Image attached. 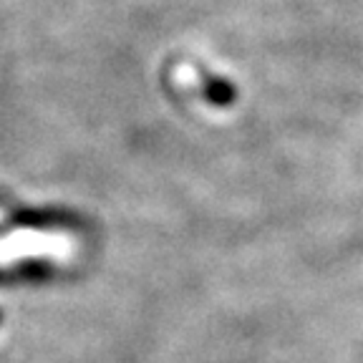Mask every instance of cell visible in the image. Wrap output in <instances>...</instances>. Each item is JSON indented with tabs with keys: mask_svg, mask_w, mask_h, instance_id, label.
Returning <instances> with one entry per match:
<instances>
[{
	"mask_svg": "<svg viewBox=\"0 0 363 363\" xmlns=\"http://www.w3.org/2000/svg\"><path fill=\"white\" fill-rule=\"evenodd\" d=\"M204 96H207L210 104H215V106H233L238 91H235V86L227 79L212 76V79L204 81Z\"/></svg>",
	"mask_w": 363,
	"mask_h": 363,
	"instance_id": "1",
	"label": "cell"
}]
</instances>
